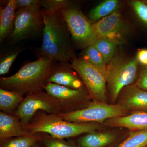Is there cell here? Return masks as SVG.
Segmentation results:
<instances>
[{
    "instance_id": "1",
    "label": "cell",
    "mask_w": 147,
    "mask_h": 147,
    "mask_svg": "<svg viewBox=\"0 0 147 147\" xmlns=\"http://www.w3.org/2000/svg\"><path fill=\"white\" fill-rule=\"evenodd\" d=\"M41 10L44 27L40 56L47 57L59 63H68L76 56L71 34L65 21L59 11L49 12L42 8Z\"/></svg>"
},
{
    "instance_id": "2",
    "label": "cell",
    "mask_w": 147,
    "mask_h": 147,
    "mask_svg": "<svg viewBox=\"0 0 147 147\" xmlns=\"http://www.w3.org/2000/svg\"><path fill=\"white\" fill-rule=\"evenodd\" d=\"M57 64L53 59L40 57L24 65L13 75L1 77V88L17 92L24 96L43 90Z\"/></svg>"
},
{
    "instance_id": "3",
    "label": "cell",
    "mask_w": 147,
    "mask_h": 147,
    "mask_svg": "<svg viewBox=\"0 0 147 147\" xmlns=\"http://www.w3.org/2000/svg\"><path fill=\"white\" fill-rule=\"evenodd\" d=\"M24 128L30 134L45 133L56 139L75 137L84 133L97 131L101 127L96 123H76L64 120L57 115L40 111Z\"/></svg>"
},
{
    "instance_id": "4",
    "label": "cell",
    "mask_w": 147,
    "mask_h": 147,
    "mask_svg": "<svg viewBox=\"0 0 147 147\" xmlns=\"http://www.w3.org/2000/svg\"><path fill=\"white\" fill-rule=\"evenodd\" d=\"M139 63L137 57L127 58L117 54L107 65V91L111 104H115L122 90L131 85L138 75Z\"/></svg>"
},
{
    "instance_id": "5",
    "label": "cell",
    "mask_w": 147,
    "mask_h": 147,
    "mask_svg": "<svg viewBox=\"0 0 147 147\" xmlns=\"http://www.w3.org/2000/svg\"><path fill=\"white\" fill-rule=\"evenodd\" d=\"M128 111L119 103L108 104L94 100L83 109L57 115L70 122L102 123L109 119L127 115Z\"/></svg>"
},
{
    "instance_id": "6",
    "label": "cell",
    "mask_w": 147,
    "mask_h": 147,
    "mask_svg": "<svg viewBox=\"0 0 147 147\" xmlns=\"http://www.w3.org/2000/svg\"><path fill=\"white\" fill-rule=\"evenodd\" d=\"M66 22L73 42L85 48L93 45L98 38L93 23L77 7L70 5L59 11Z\"/></svg>"
},
{
    "instance_id": "7",
    "label": "cell",
    "mask_w": 147,
    "mask_h": 147,
    "mask_svg": "<svg viewBox=\"0 0 147 147\" xmlns=\"http://www.w3.org/2000/svg\"><path fill=\"white\" fill-rule=\"evenodd\" d=\"M44 19L40 6L19 9L16 11L14 29L8 42L14 44L33 37L44 28Z\"/></svg>"
},
{
    "instance_id": "8",
    "label": "cell",
    "mask_w": 147,
    "mask_h": 147,
    "mask_svg": "<svg viewBox=\"0 0 147 147\" xmlns=\"http://www.w3.org/2000/svg\"><path fill=\"white\" fill-rule=\"evenodd\" d=\"M40 111L55 115L61 113L58 100L41 90L25 96L13 115L18 117L21 123L25 126Z\"/></svg>"
},
{
    "instance_id": "9",
    "label": "cell",
    "mask_w": 147,
    "mask_h": 147,
    "mask_svg": "<svg viewBox=\"0 0 147 147\" xmlns=\"http://www.w3.org/2000/svg\"><path fill=\"white\" fill-rule=\"evenodd\" d=\"M71 67L79 74L91 98L106 102L108 91L105 76L82 57H75L71 61Z\"/></svg>"
},
{
    "instance_id": "10",
    "label": "cell",
    "mask_w": 147,
    "mask_h": 147,
    "mask_svg": "<svg viewBox=\"0 0 147 147\" xmlns=\"http://www.w3.org/2000/svg\"><path fill=\"white\" fill-rule=\"evenodd\" d=\"M43 90L58 100L61 113H68L86 108L91 102V98L86 88L74 89L52 83H47Z\"/></svg>"
},
{
    "instance_id": "11",
    "label": "cell",
    "mask_w": 147,
    "mask_h": 147,
    "mask_svg": "<svg viewBox=\"0 0 147 147\" xmlns=\"http://www.w3.org/2000/svg\"><path fill=\"white\" fill-rule=\"evenodd\" d=\"M98 38H104L120 44L122 36L125 34L126 27L121 15L118 11L94 24Z\"/></svg>"
},
{
    "instance_id": "12",
    "label": "cell",
    "mask_w": 147,
    "mask_h": 147,
    "mask_svg": "<svg viewBox=\"0 0 147 147\" xmlns=\"http://www.w3.org/2000/svg\"><path fill=\"white\" fill-rule=\"evenodd\" d=\"M118 99L117 103L128 111L147 112V92L139 88L134 84L125 87Z\"/></svg>"
},
{
    "instance_id": "13",
    "label": "cell",
    "mask_w": 147,
    "mask_h": 147,
    "mask_svg": "<svg viewBox=\"0 0 147 147\" xmlns=\"http://www.w3.org/2000/svg\"><path fill=\"white\" fill-rule=\"evenodd\" d=\"M72 70L69 63H59L47 80V83H54L74 89L86 88L80 76H77Z\"/></svg>"
},
{
    "instance_id": "14",
    "label": "cell",
    "mask_w": 147,
    "mask_h": 147,
    "mask_svg": "<svg viewBox=\"0 0 147 147\" xmlns=\"http://www.w3.org/2000/svg\"><path fill=\"white\" fill-rule=\"evenodd\" d=\"M104 123L110 127H124L131 131L147 130V112L134 111L129 115L109 119Z\"/></svg>"
},
{
    "instance_id": "15",
    "label": "cell",
    "mask_w": 147,
    "mask_h": 147,
    "mask_svg": "<svg viewBox=\"0 0 147 147\" xmlns=\"http://www.w3.org/2000/svg\"><path fill=\"white\" fill-rule=\"evenodd\" d=\"M30 134L14 115L0 112V140Z\"/></svg>"
},
{
    "instance_id": "16",
    "label": "cell",
    "mask_w": 147,
    "mask_h": 147,
    "mask_svg": "<svg viewBox=\"0 0 147 147\" xmlns=\"http://www.w3.org/2000/svg\"><path fill=\"white\" fill-rule=\"evenodd\" d=\"M16 9L15 0H9L0 11V41L8 38L14 29Z\"/></svg>"
},
{
    "instance_id": "17",
    "label": "cell",
    "mask_w": 147,
    "mask_h": 147,
    "mask_svg": "<svg viewBox=\"0 0 147 147\" xmlns=\"http://www.w3.org/2000/svg\"><path fill=\"white\" fill-rule=\"evenodd\" d=\"M117 135L111 131H95L87 133L78 140L80 147H104L116 139Z\"/></svg>"
},
{
    "instance_id": "18",
    "label": "cell",
    "mask_w": 147,
    "mask_h": 147,
    "mask_svg": "<svg viewBox=\"0 0 147 147\" xmlns=\"http://www.w3.org/2000/svg\"><path fill=\"white\" fill-rule=\"evenodd\" d=\"M24 96L15 91L0 88V110L13 115L24 99Z\"/></svg>"
},
{
    "instance_id": "19",
    "label": "cell",
    "mask_w": 147,
    "mask_h": 147,
    "mask_svg": "<svg viewBox=\"0 0 147 147\" xmlns=\"http://www.w3.org/2000/svg\"><path fill=\"white\" fill-rule=\"evenodd\" d=\"M120 6V2L117 0L104 1L90 11L89 20L93 24L96 23L117 11Z\"/></svg>"
},
{
    "instance_id": "20",
    "label": "cell",
    "mask_w": 147,
    "mask_h": 147,
    "mask_svg": "<svg viewBox=\"0 0 147 147\" xmlns=\"http://www.w3.org/2000/svg\"><path fill=\"white\" fill-rule=\"evenodd\" d=\"M81 57L103 74L106 77L107 64L102 55L94 45H91L84 49Z\"/></svg>"
},
{
    "instance_id": "21",
    "label": "cell",
    "mask_w": 147,
    "mask_h": 147,
    "mask_svg": "<svg viewBox=\"0 0 147 147\" xmlns=\"http://www.w3.org/2000/svg\"><path fill=\"white\" fill-rule=\"evenodd\" d=\"M39 134H30L1 141L0 147H32L40 141Z\"/></svg>"
},
{
    "instance_id": "22",
    "label": "cell",
    "mask_w": 147,
    "mask_h": 147,
    "mask_svg": "<svg viewBox=\"0 0 147 147\" xmlns=\"http://www.w3.org/2000/svg\"><path fill=\"white\" fill-rule=\"evenodd\" d=\"M92 45L102 55L107 65L117 55V44L106 38H98Z\"/></svg>"
},
{
    "instance_id": "23",
    "label": "cell",
    "mask_w": 147,
    "mask_h": 147,
    "mask_svg": "<svg viewBox=\"0 0 147 147\" xmlns=\"http://www.w3.org/2000/svg\"><path fill=\"white\" fill-rule=\"evenodd\" d=\"M147 130L130 132L123 142L116 147H147Z\"/></svg>"
},
{
    "instance_id": "24",
    "label": "cell",
    "mask_w": 147,
    "mask_h": 147,
    "mask_svg": "<svg viewBox=\"0 0 147 147\" xmlns=\"http://www.w3.org/2000/svg\"><path fill=\"white\" fill-rule=\"evenodd\" d=\"M20 52L16 49L8 51L1 57L0 60V75L6 74L15 61Z\"/></svg>"
},
{
    "instance_id": "25",
    "label": "cell",
    "mask_w": 147,
    "mask_h": 147,
    "mask_svg": "<svg viewBox=\"0 0 147 147\" xmlns=\"http://www.w3.org/2000/svg\"><path fill=\"white\" fill-rule=\"evenodd\" d=\"M39 5L46 11L55 12L70 5V2L66 0H40Z\"/></svg>"
},
{
    "instance_id": "26",
    "label": "cell",
    "mask_w": 147,
    "mask_h": 147,
    "mask_svg": "<svg viewBox=\"0 0 147 147\" xmlns=\"http://www.w3.org/2000/svg\"><path fill=\"white\" fill-rule=\"evenodd\" d=\"M131 4L139 19L147 26V5L139 1H133Z\"/></svg>"
},
{
    "instance_id": "27",
    "label": "cell",
    "mask_w": 147,
    "mask_h": 147,
    "mask_svg": "<svg viewBox=\"0 0 147 147\" xmlns=\"http://www.w3.org/2000/svg\"><path fill=\"white\" fill-rule=\"evenodd\" d=\"M40 141L46 147H74L70 143L63 139H56L50 136L43 135Z\"/></svg>"
},
{
    "instance_id": "28",
    "label": "cell",
    "mask_w": 147,
    "mask_h": 147,
    "mask_svg": "<svg viewBox=\"0 0 147 147\" xmlns=\"http://www.w3.org/2000/svg\"><path fill=\"white\" fill-rule=\"evenodd\" d=\"M134 85L147 92V66H142L139 69L137 81Z\"/></svg>"
},
{
    "instance_id": "29",
    "label": "cell",
    "mask_w": 147,
    "mask_h": 147,
    "mask_svg": "<svg viewBox=\"0 0 147 147\" xmlns=\"http://www.w3.org/2000/svg\"><path fill=\"white\" fill-rule=\"evenodd\" d=\"M39 0H15L16 9L28 8L40 5Z\"/></svg>"
},
{
    "instance_id": "30",
    "label": "cell",
    "mask_w": 147,
    "mask_h": 147,
    "mask_svg": "<svg viewBox=\"0 0 147 147\" xmlns=\"http://www.w3.org/2000/svg\"><path fill=\"white\" fill-rule=\"evenodd\" d=\"M136 57L139 64L143 66H147V49H143L139 50Z\"/></svg>"
},
{
    "instance_id": "31",
    "label": "cell",
    "mask_w": 147,
    "mask_h": 147,
    "mask_svg": "<svg viewBox=\"0 0 147 147\" xmlns=\"http://www.w3.org/2000/svg\"><path fill=\"white\" fill-rule=\"evenodd\" d=\"M39 143V142H38ZM37 143V144H36L35 146H33L32 147H41L40 146V145L39 144V143Z\"/></svg>"
}]
</instances>
